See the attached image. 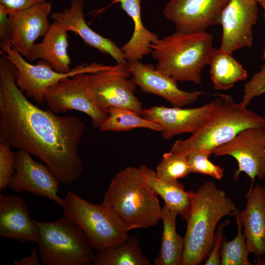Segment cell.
Instances as JSON below:
<instances>
[{
    "label": "cell",
    "instance_id": "23",
    "mask_svg": "<svg viewBox=\"0 0 265 265\" xmlns=\"http://www.w3.org/2000/svg\"><path fill=\"white\" fill-rule=\"evenodd\" d=\"M138 168L144 181L163 200L164 204L186 220L191 208L192 191H186L178 180L169 182L160 180L155 171L146 165Z\"/></svg>",
    "mask_w": 265,
    "mask_h": 265
},
{
    "label": "cell",
    "instance_id": "16",
    "mask_svg": "<svg viewBox=\"0 0 265 265\" xmlns=\"http://www.w3.org/2000/svg\"><path fill=\"white\" fill-rule=\"evenodd\" d=\"M127 67L132 80L141 91L159 96L172 106L183 107L195 102L201 95H212L183 90L178 86L177 81L157 71L152 64L135 60L127 62Z\"/></svg>",
    "mask_w": 265,
    "mask_h": 265
},
{
    "label": "cell",
    "instance_id": "24",
    "mask_svg": "<svg viewBox=\"0 0 265 265\" xmlns=\"http://www.w3.org/2000/svg\"><path fill=\"white\" fill-rule=\"evenodd\" d=\"M178 215L164 204L160 219L162 221L163 231L159 253L155 259L156 265H181L185 239L176 231Z\"/></svg>",
    "mask_w": 265,
    "mask_h": 265
},
{
    "label": "cell",
    "instance_id": "31",
    "mask_svg": "<svg viewBox=\"0 0 265 265\" xmlns=\"http://www.w3.org/2000/svg\"><path fill=\"white\" fill-rule=\"evenodd\" d=\"M7 144L0 142V190H4L13 175L15 153Z\"/></svg>",
    "mask_w": 265,
    "mask_h": 265
},
{
    "label": "cell",
    "instance_id": "21",
    "mask_svg": "<svg viewBox=\"0 0 265 265\" xmlns=\"http://www.w3.org/2000/svg\"><path fill=\"white\" fill-rule=\"evenodd\" d=\"M67 32L60 25L53 22L41 42L35 43L27 59L30 62L40 59L54 70L62 73L71 70V59L68 53Z\"/></svg>",
    "mask_w": 265,
    "mask_h": 265
},
{
    "label": "cell",
    "instance_id": "10",
    "mask_svg": "<svg viewBox=\"0 0 265 265\" xmlns=\"http://www.w3.org/2000/svg\"><path fill=\"white\" fill-rule=\"evenodd\" d=\"M130 76L127 63H117L89 74V86L95 102L106 112L110 107H121L140 114L142 104L134 95L136 85L129 79Z\"/></svg>",
    "mask_w": 265,
    "mask_h": 265
},
{
    "label": "cell",
    "instance_id": "30",
    "mask_svg": "<svg viewBox=\"0 0 265 265\" xmlns=\"http://www.w3.org/2000/svg\"><path fill=\"white\" fill-rule=\"evenodd\" d=\"M211 154L203 151L193 152L186 156L191 173L209 176L216 180L224 176V169L211 161Z\"/></svg>",
    "mask_w": 265,
    "mask_h": 265
},
{
    "label": "cell",
    "instance_id": "29",
    "mask_svg": "<svg viewBox=\"0 0 265 265\" xmlns=\"http://www.w3.org/2000/svg\"><path fill=\"white\" fill-rule=\"evenodd\" d=\"M155 172L158 178L169 182L184 178L191 171L186 156L170 151L163 155Z\"/></svg>",
    "mask_w": 265,
    "mask_h": 265
},
{
    "label": "cell",
    "instance_id": "34",
    "mask_svg": "<svg viewBox=\"0 0 265 265\" xmlns=\"http://www.w3.org/2000/svg\"><path fill=\"white\" fill-rule=\"evenodd\" d=\"M11 24L6 8L0 4V46L12 47Z\"/></svg>",
    "mask_w": 265,
    "mask_h": 265
},
{
    "label": "cell",
    "instance_id": "5",
    "mask_svg": "<svg viewBox=\"0 0 265 265\" xmlns=\"http://www.w3.org/2000/svg\"><path fill=\"white\" fill-rule=\"evenodd\" d=\"M213 36L204 31L186 33L176 31L158 39L151 45L157 71L176 81L200 84L201 72L208 64L213 49Z\"/></svg>",
    "mask_w": 265,
    "mask_h": 265
},
{
    "label": "cell",
    "instance_id": "37",
    "mask_svg": "<svg viewBox=\"0 0 265 265\" xmlns=\"http://www.w3.org/2000/svg\"><path fill=\"white\" fill-rule=\"evenodd\" d=\"M259 3L263 8L264 11V19L265 20V0H261L259 1Z\"/></svg>",
    "mask_w": 265,
    "mask_h": 265
},
{
    "label": "cell",
    "instance_id": "22",
    "mask_svg": "<svg viewBox=\"0 0 265 265\" xmlns=\"http://www.w3.org/2000/svg\"><path fill=\"white\" fill-rule=\"evenodd\" d=\"M119 3L120 8L131 18L134 28L132 36L121 51L125 60L128 61L140 60L151 53V45L158 39V35L146 28L142 24L141 16V0H113L106 6L98 10L99 14L115 3Z\"/></svg>",
    "mask_w": 265,
    "mask_h": 265
},
{
    "label": "cell",
    "instance_id": "8",
    "mask_svg": "<svg viewBox=\"0 0 265 265\" xmlns=\"http://www.w3.org/2000/svg\"><path fill=\"white\" fill-rule=\"evenodd\" d=\"M0 47L5 57L14 67L17 86L23 92H26L27 97L32 98L39 104L44 102V95L47 89L61 80L79 74H90L105 70L110 66L98 63L82 64L76 66L68 73H59L44 61L36 65L28 63L13 47Z\"/></svg>",
    "mask_w": 265,
    "mask_h": 265
},
{
    "label": "cell",
    "instance_id": "2",
    "mask_svg": "<svg viewBox=\"0 0 265 265\" xmlns=\"http://www.w3.org/2000/svg\"><path fill=\"white\" fill-rule=\"evenodd\" d=\"M158 195L138 168L128 166L111 180L102 204L125 231L155 226L161 219Z\"/></svg>",
    "mask_w": 265,
    "mask_h": 265
},
{
    "label": "cell",
    "instance_id": "20",
    "mask_svg": "<svg viewBox=\"0 0 265 265\" xmlns=\"http://www.w3.org/2000/svg\"><path fill=\"white\" fill-rule=\"evenodd\" d=\"M246 207L239 212V218L250 253L265 256V197L264 188L259 185L251 186L245 196Z\"/></svg>",
    "mask_w": 265,
    "mask_h": 265
},
{
    "label": "cell",
    "instance_id": "27",
    "mask_svg": "<svg viewBox=\"0 0 265 265\" xmlns=\"http://www.w3.org/2000/svg\"><path fill=\"white\" fill-rule=\"evenodd\" d=\"M107 119L99 128L102 132L128 131L137 128H145L160 132L159 124L143 118L135 111L121 107H110L107 109Z\"/></svg>",
    "mask_w": 265,
    "mask_h": 265
},
{
    "label": "cell",
    "instance_id": "9",
    "mask_svg": "<svg viewBox=\"0 0 265 265\" xmlns=\"http://www.w3.org/2000/svg\"><path fill=\"white\" fill-rule=\"evenodd\" d=\"M89 77V74L82 73L61 80L47 89L44 100L55 113L78 110L90 117L93 127L99 128L107 119L108 114L94 100Z\"/></svg>",
    "mask_w": 265,
    "mask_h": 265
},
{
    "label": "cell",
    "instance_id": "18",
    "mask_svg": "<svg viewBox=\"0 0 265 265\" xmlns=\"http://www.w3.org/2000/svg\"><path fill=\"white\" fill-rule=\"evenodd\" d=\"M82 0H71L68 8L51 13L50 17L67 31L78 35L84 43L113 58L117 64H127L120 48L110 39L95 32L87 24Z\"/></svg>",
    "mask_w": 265,
    "mask_h": 265
},
{
    "label": "cell",
    "instance_id": "28",
    "mask_svg": "<svg viewBox=\"0 0 265 265\" xmlns=\"http://www.w3.org/2000/svg\"><path fill=\"white\" fill-rule=\"evenodd\" d=\"M238 209L234 216L236 219L237 234L231 240L227 241L223 238L221 248V265H251L248 259L250 253L246 244V238L242 232V225L239 218Z\"/></svg>",
    "mask_w": 265,
    "mask_h": 265
},
{
    "label": "cell",
    "instance_id": "39",
    "mask_svg": "<svg viewBox=\"0 0 265 265\" xmlns=\"http://www.w3.org/2000/svg\"><path fill=\"white\" fill-rule=\"evenodd\" d=\"M264 191H265V186H264Z\"/></svg>",
    "mask_w": 265,
    "mask_h": 265
},
{
    "label": "cell",
    "instance_id": "7",
    "mask_svg": "<svg viewBox=\"0 0 265 265\" xmlns=\"http://www.w3.org/2000/svg\"><path fill=\"white\" fill-rule=\"evenodd\" d=\"M62 208L64 215L79 226L96 250L116 246L129 236L102 203H90L68 191Z\"/></svg>",
    "mask_w": 265,
    "mask_h": 265
},
{
    "label": "cell",
    "instance_id": "38",
    "mask_svg": "<svg viewBox=\"0 0 265 265\" xmlns=\"http://www.w3.org/2000/svg\"><path fill=\"white\" fill-rule=\"evenodd\" d=\"M263 58L265 59V47L263 53Z\"/></svg>",
    "mask_w": 265,
    "mask_h": 265
},
{
    "label": "cell",
    "instance_id": "14",
    "mask_svg": "<svg viewBox=\"0 0 265 265\" xmlns=\"http://www.w3.org/2000/svg\"><path fill=\"white\" fill-rule=\"evenodd\" d=\"M257 0H230L222 11L221 51L232 53L253 44V27L258 18Z\"/></svg>",
    "mask_w": 265,
    "mask_h": 265
},
{
    "label": "cell",
    "instance_id": "33",
    "mask_svg": "<svg viewBox=\"0 0 265 265\" xmlns=\"http://www.w3.org/2000/svg\"><path fill=\"white\" fill-rule=\"evenodd\" d=\"M230 223L227 219L220 223L217 228L213 237L212 246L206 259L205 265H221V248L223 239L224 229Z\"/></svg>",
    "mask_w": 265,
    "mask_h": 265
},
{
    "label": "cell",
    "instance_id": "17",
    "mask_svg": "<svg viewBox=\"0 0 265 265\" xmlns=\"http://www.w3.org/2000/svg\"><path fill=\"white\" fill-rule=\"evenodd\" d=\"M51 10L52 2L46 1L23 10L8 12L12 47L24 57L27 58L36 40L48 31Z\"/></svg>",
    "mask_w": 265,
    "mask_h": 265
},
{
    "label": "cell",
    "instance_id": "4",
    "mask_svg": "<svg viewBox=\"0 0 265 265\" xmlns=\"http://www.w3.org/2000/svg\"><path fill=\"white\" fill-rule=\"evenodd\" d=\"M216 105L203 126L185 140H177L171 151L184 155L196 151L212 154L216 148L229 142L248 128H265V118L248 109L232 96L216 94Z\"/></svg>",
    "mask_w": 265,
    "mask_h": 265
},
{
    "label": "cell",
    "instance_id": "35",
    "mask_svg": "<svg viewBox=\"0 0 265 265\" xmlns=\"http://www.w3.org/2000/svg\"><path fill=\"white\" fill-rule=\"evenodd\" d=\"M46 1V0H0V4L3 5L9 12L23 10Z\"/></svg>",
    "mask_w": 265,
    "mask_h": 265
},
{
    "label": "cell",
    "instance_id": "36",
    "mask_svg": "<svg viewBox=\"0 0 265 265\" xmlns=\"http://www.w3.org/2000/svg\"><path fill=\"white\" fill-rule=\"evenodd\" d=\"M14 265H39L40 261L39 256L36 250L32 248L29 255L24 258H21L19 261L14 260Z\"/></svg>",
    "mask_w": 265,
    "mask_h": 265
},
{
    "label": "cell",
    "instance_id": "26",
    "mask_svg": "<svg viewBox=\"0 0 265 265\" xmlns=\"http://www.w3.org/2000/svg\"><path fill=\"white\" fill-rule=\"evenodd\" d=\"M94 265H149L143 254L138 239L129 236L126 240L114 246L96 250Z\"/></svg>",
    "mask_w": 265,
    "mask_h": 265
},
{
    "label": "cell",
    "instance_id": "12",
    "mask_svg": "<svg viewBox=\"0 0 265 265\" xmlns=\"http://www.w3.org/2000/svg\"><path fill=\"white\" fill-rule=\"evenodd\" d=\"M24 150L15 152V172L7 187L15 192L27 191L47 197L62 207L64 199L58 195L60 183L48 167L34 160Z\"/></svg>",
    "mask_w": 265,
    "mask_h": 265
},
{
    "label": "cell",
    "instance_id": "13",
    "mask_svg": "<svg viewBox=\"0 0 265 265\" xmlns=\"http://www.w3.org/2000/svg\"><path fill=\"white\" fill-rule=\"evenodd\" d=\"M230 0H171L163 9L176 31L192 33L205 31L219 25L223 10Z\"/></svg>",
    "mask_w": 265,
    "mask_h": 265
},
{
    "label": "cell",
    "instance_id": "41",
    "mask_svg": "<svg viewBox=\"0 0 265 265\" xmlns=\"http://www.w3.org/2000/svg\"><path fill=\"white\" fill-rule=\"evenodd\" d=\"M264 131H265V128H264Z\"/></svg>",
    "mask_w": 265,
    "mask_h": 265
},
{
    "label": "cell",
    "instance_id": "32",
    "mask_svg": "<svg viewBox=\"0 0 265 265\" xmlns=\"http://www.w3.org/2000/svg\"><path fill=\"white\" fill-rule=\"evenodd\" d=\"M265 93V64L244 85L240 103L247 107L255 97Z\"/></svg>",
    "mask_w": 265,
    "mask_h": 265
},
{
    "label": "cell",
    "instance_id": "1",
    "mask_svg": "<svg viewBox=\"0 0 265 265\" xmlns=\"http://www.w3.org/2000/svg\"><path fill=\"white\" fill-rule=\"evenodd\" d=\"M14 70L0 53V142L38 158L61 184L71 185L84 171L79 147L85 124L33 105L17 86Z\"/></svg>",
    "mask_w": 265,
    "mask_h": 265
},
{
    "label": "cell",
    "instance_id": "11",
    "mask_svg": "<svg viewBox=\"0 0 265 265\" xmlns=\"http://www.w3.org/2000/svg\"><path fill=\"white\" fill-rule=\"evenodd\" d=\"M265 128H248L240 132L229 142L214 149L215 157L229 156L237 160L238 168L234 179L237 180L241 172L251 180L265 178Z\"/></svg>",
    "mask_w": 265,
    "mask_h": 265
},
{
    "label": "cell",
    "instance_id": "15",
    "mask_svg": "<svg viewBox=\"0 0 265 265\" xmlns=\"http://www.w3.org/2000/svg\"><path fill=\"white\" fill-rule=\"evenodd\" d=\"M203 106L192 108L153 106L142 108L140 115L145 119L161 126L162 137L169 140L183 133L193 134L205 124L215 108L217 98Z\"/></svg>",
    "mask_w": 265,
    "mask_h": 265
},
{
    "label": "cell",
    "instance_id": "40",
    "mask_svg": "<svg viewBox=\"0 0 265 265\" xmlns=\"http://www.w3.org/2000/svg\"><path fill=\"white\" fill-rule=\"evenodd\" d=\"M258 0V2H259V1H261V0Z\"/></svg>",
    "mask_w": 265,
    "mask_h": 265
},
{
    "label": "cell",
    "instance_id": "19",
    "mask_svg": "<svg viewBox=\"0 0 265 265\" xmlns=\"http://www.w3.org/2000/svg\"><path fill=\"white\" fill-rule=\"evenodd\" d=\"M0 236L20 242H38V228L22 197L0 194Z\"/></svg>",
    "mask_w": 265,
    "mask_h": 265
},
{
    "label": "cell",
    "instance_id": "3",
    "mask_svg": "<svg viewBox=\"0 0 265 265\" xmlns=\"http://www.w3.org/2000/svg\"><path fill=\"white\" fill-rule=\"evenodd\" d=\"M237 210L226 192L213 182H207L192 191L181 265H199L206 260L219 221L225 216H234Z\"/></svg>",
    "mask_w": 265,
    "mask_h": 265
},
{
    "label": "cell",
    "instance_id": "25",
    "mask_svg": "<svg viewBox=\"0 0 265 265\" xmlns=\"http://www.w3.org/2000/svg\"><path fill=\"white\" fill-rule=\"evenodd\" d=\"M208 64L210 66L211 79L215 90H228L247 77V72L232 53L223 52L219 49H213Z\"/></svg>",
    "mask_w": 265,
    "mask_h": 265
},
{
    "label": "cell",
    "instance_id": "6",
    "mask_svg": "<svg viewBox=\"0 0 265 265\" xmlns=\"http://www.w3.org/2000/svg\"><path fill=\"white\" fill-rule=\"evenodd\" d=\"M39 234V257L44 265H89L95 253L85 235L64 215L53 222L35 220Z\"/></svg>",
    "mask_w": 265,
    "mask_h": 265
}]
</instances>
